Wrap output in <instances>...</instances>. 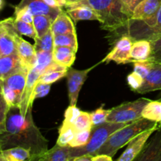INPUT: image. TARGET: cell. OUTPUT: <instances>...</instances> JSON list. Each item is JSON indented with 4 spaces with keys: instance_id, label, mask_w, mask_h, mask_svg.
<instances>
[{
    "instance_id": "obj_1",
    "label": "cell",
    "mask_w": 161,
    "mask_h": 161,
    "mask_svg": "<svg viewBox=\"0 0 161 161\" xmlns=\"http://www.w3.org/2000/svg\"><path fill=\"white\" fill-rule=\"evenodd\" d=\"M31 108L24 116L19 106L9 107L6 132L0 135V139L3 149L17 146L24 147L31 151V160H36L48 150V141L35 124Z\"/></svg>"
},
{
    "instance_id": "obj_2",
    "label": "cell",
    "mask_w": 161,
    "mask_h": 161,
    "mask_svg": "<svg viewBox=\"0 0 161 161\" xmlns=\"http://www.w3.org/2000/svg\"><path fill=\"white\" fill-rule=\"evenodd\" d=\"M80 6L94 9L100 17L102 28L110 32L123 28L130 20L121 10L120 0H79L67 3L64 7L67 9Z\"/></svg>"
},
{
    "instance_id": "obj_3",
    "label": "cell",
    "mask_w": 161,
    "mask_h": 161,
    "mask_svg": "<svg viewBox=\"0 0 161 161\" xmlns=\"http://www.w3.org/2000/svg\"><path fill=\"white\" fill-rule=\"evenodd\" d=\"M159 124L161 123L149 120L143 117L133 121L115 131L94 156L97 154H106L112 157H114L119 149L128 144L135 136L144 130L158 125Z\"/></svg>"
},
{
    "instance_id": "obj_4",
    "label": "cell",
    "mask_w": 161,
    "mask_h": 161,
    "mask_svg": "<svg viewBox=\"0 0 161 161\" xmlns=\"http://www.w3.org/2000/svg\"><path fill=\"white\" fill-rule=\"evenodd\" d=\"M128 124L105 122L98 126L93 127L91 129V138L85 146L71 148L70 161L74 157H80L84 154H90V155L94 156V154L106 142L107 140L115 131L122 128Z\"/></svg>"
},
{
    "instance_id": "obj_5",
    "label": "cell",
    "mask_w": 161,
    "mask_h": 161,
    "mask_svg": "<svg viewBox=\"0 0 161 161\" xmlns=\"http://www.w3.org/2000/svg\"><path fill=\"white\" fill-rule=\"evenodd\" d=\"M150 100L140 98L134 102H125L110 109L106 122L131 123L142 117V111Z\"/></svg>"
},
{
    "instance_id": "obj_6",
    "label": "cell",
    "mask_w": 161,
    "mask_h": 161,
    "mask_svg": "<svg viewBox=\"0 0 161 161\" xmlns=\"http://www.w3.org/2000/svg\"><path fill=\"white\" fill-rule=\"evenodd\" d=\"M28 71L16 72L2 81V93L9 107L20 106Z\"/></svg>"
},
{
    "instance_id": "obj_7",
    "label": "cell",
    "mask_w": 161,
    "mask_h": 161,
    "mask_svg": "<svg viewBox=\"0 0 161 161\" xmlns=\"http://www.w3.org/2000/svg\"><path fill=\"white\" fill-rule=\"evenodd\" d=\"M123 28H126L127 36L134 40L149 39L153 35L161 32V7L155 17L146 20H130Z\"/></svg>"
},
{
    "instance_id": "obj_8",
    "label": "cell",
    "mask_w": 161,
    "mask_h": 161,
    "mask_svg": "<svg viewBox=\"0 0 161 161\" xmlns=\"http://www.w3.org/2000/svg\"><path fill=\"white\" fill-rule=\"evenodd\" d=\"M101 63H102V61L89 69H84V70H77V69H72L71 67L69 68L66 76H67L68 91H69L70 105H76L79 94H80L82 86L86 80L88 73Z\"/></svg>"
},
{
    "instance_id": "obj_9",
    "label": "cell",
    "mask_w": 161,
    "mask_h": 161,
    "mask_svg": "<svg viewBox=\"0 0 161 161\" xmlns=\"http://www.w3.org/2000/svg\"><path fill=\"white\" fill-rule=\"evenodd\" d=\"M14 17L0 21V57L17 53L16 36L18 34L14 28Z\"/></svg>"
},
{
    "instance_id": "obj_10",
    "label": "cell",
    "mask_w": 161,
    "mask_h": 161,
    "mask_svg": "<svg viewBox=\"0 0 161 161\" xmlns=\"http://www.w3.org/2000/svg\"><path fill=\"white\" fill-rule=\"evenodd\" d=\"M160 127V124L152 127L150 129L144 130L139 135L135 136L128 143L127 149L124 150L122 155L117 159L118 161H131L135 160L144 149L148 140L151 135Z\"/></svg>"
},
{
    "instance_id": "obj_11",
    "label": "cell",
    "mask_w": 161,
    "mask_h": 161,
    "mask_svg": "<svg viewBox=\"0 0 161 161\" xmlns=\"http://www.w3.org/2000/svg\"><path fill=\"white\" fill-rule=\"evenodd\" d=\"M134 39L127 35L121 36L116 42L111 52L102 60V62L114 61L116 64L131 63L132 59L130 58V48H131Z\"/></svg>"
},
{
    "instance_id": "obj_12",
    "label": "cell",
    "mask_w": 161,
    "mask_h": 161,
    "mask_svg": "<svg viewBox=\"0 0 161 161\" xmlns=\"http://www.w3.org/2000/svg\"><path fill=\"white\" fill-rule=\"evenodd\" d=\"M15 8H26L33 16L44 15L54 20L62 10L61 7H52L42 0H21Z\"/></svg>"
},
{
    "instance_id": "obj_13",
    "label": "cell",
    "mask_w": 161,
    "mask_h": 161,
    "mask_svg": "<svg viewBox=\"0 0 161 161\" xmlns=\"http://www.w3.org/2000/svg\"><path fill=\"white\" fill-rule=\"evenodd\" d=\"M42 72L37 70L34 66L28 69V75H27L26 85H25V91H24L23 96H22L21 103L19 106L20 109V113L24 116L27 114L28 110L30 108H32V103L31 102V95H32L35 86H36V83H37L39 77L42 75Z\"/></svg>"
},
{
    "instance_id": "obj_14",
    "label": "cell",
    "mask_w": 161,
    "mask_h": 161,
    "mask_svg": "<svg viewBox=\"0 0 161 161\" xmlns=\"http://www.w3.org/2000/svg\"><path fill=\"white\" fill-rule=\"evenodd\" d=\"M28 69L24 65L17 53L0 57V81L10 76L16 72Z\"/></svg>"
},
{
    "instance_id": "obj_15",
    "label": "cell",
    "mask_w": 161,
    "mask_h": 161,
    "mask_svg": "<svg viewBox=\"0 0 161 161\" xmlns=\"http://www.w3.org/2000/svg\"><path fill=\"white\" fill-rule=\"evenodd\" d=\"M161 90V63L153 62L149 74L143 80L142 86L135 92L146 94Z\"/></svg>"
},
{
    "instance_id": "obj_16",
    "label": "cell",
    "mask_w": 161,
    "mask_h": 161,
    "mask_svg": "<svg viewBox=\"0 0 161 161\" xmlns=\"http://www.w3.org/2000/svg\"><path fill=\"white\" fill-rule=\"evenodd\" d=\"M16 41L17 54L24 65L28 69H31L35 65L36 61V50L34 45H31L28 41L25 40L20 34H17L16 36Z\"/></svg>"
},
{
    "instance_id": "obj_17",
    "label": "cell",
    "mask_w": 161,
    "mask_h": 161,
    "mask_svg": "<svg viewBox=\"0 0 161 161\" xmlns=\"http://www.w3.org/2000/svg\"><path fill=\"white\" fill-rule=\"evenodd\" d=\"M161 7V0H143L135 7L132 20H146L155 17Z\"/></svg>"
},
{
    "instance_id": "obj_18",
    "label": "cell",
    "mask_w": 161,
    "mask_h": 161,
    "mask_svg": "<svg viewBox=\"0 0 161 161\" xmlns=\"http://www.w3.org/2000/svg\"><path fill=\"white\" fill-rule=\"evenodd\" d=\"M135 160L161 161V130L160 128Z\"/></svg>"
},
{
    "instance_id": "obj_19",
    "label": "cell",
    "mask_w": 161,
    "mask_h": 161,
    "mask_svg": "<svg viewBox=\"0 0 161 161\" xmlns=\"http://www.w3.org/2000/svg\"><path fill=\"white\" fill-rule=\"evenodd\" d=\"M50 29L53 35L76 33L73 20L68 13L63 9L53 21Z\"/></svg>"
},
{
    "instance_id": "obj_20",
    "label": "cell",
    "mask_w": 161,
    "mask_h": 161,
    "mask_svg": "<svg viewBox=\"0 0 161 161\" xmlns=\"http://www.w3.org/2000/svg\"><path fill=\"white\" fill-rule=\"evenodd\" d=\"M151 55V43L147 39L134 40L130 48V58L132 62L149 60Z\"/></svg>"
},
{
    "instance_id": "obj_21",
    "label": "cell",
    "mask_w": 161,
    "mask_h": 161,
    "mask_svg": "<svg viewBox=\"0 0 161 161\" xmlns=\"http://www.w3.org/2000/svg\"><path fill=\"white\" fill-rule=\"evenodd\" d=\"M71 146H60L55 145L41 155L36 161H70Z\"/></svg>"
},
{
    "instance_id": "obj_22",
    "label": "cell",
    "mask_w": 161,
    "mask_h": 161,
    "mask_svg": "<svg viewBox=\"0 0 161 161\" xmlns=\"http://www.w3.org/2000/svg\"><path fill=\"white\" fill-rule=\"evenodd\" d=\"M31 160V151L20 146L0 151V161H25Z\"/></svg>"
},
{
    "instance_id": "obj_23",
    "label": "cell",
    "mask_w": 161,
    "mask_h": 161,
    "mask_svg": "<svg viewBox=\"0 0 161 161\" xmlns=\"http://www.w3.org/2000/svg\"><path fill=\"white\" fill-rule=\"evenodd\" d=\"M71 18L75 23L79 20H97L100 22L101 19L97 13L87 6H80L77 7L67 9V11Z\"/></svg>"
},
{
    "instance_id": "obj_24",
    "label": "cell",
    "mask_w": 161,
    "mask_h": 161,
    "mask_svg": "<svg viewBox=\"0 0 161 161\" xmlns=\"http://www.w3.org/2000/svg\"><path fill=\"white\" fill-rule=\"evenodd\" d=\"M76 51L69 47H54L53 50V58L55 62L70 68L75 60Z\"/></svg>"
},
{
    "instance_id": "obj_25",
    "label": "cell",
    "mask_w": 161,
    "mask_h": 161,
    "mask_svg": "<svg viewBox=\"0 0 161 161\" xmlns=\"http://www.w3.org/2000/svg\"><path fill=\"white\" fill-rule=\"evenodd\" d=\"M142 115L143 118L161 123V101H150L143 108Z\"/></svg>"
},
{
    "instance_id": "obj_26",
    "label": "cell",
    "mask_w": 161,
    "mask_h": 161,
    "mask_svg": "<svg viewBox=\"0 0 161 161\" xmlns=\"http://www.w3.org/2000/svg\"><path fill=\"white\" fill-rule=\"evenodd\" d=\"M53 43L54 47H69L76 52L78 50L76 33L53 35Z\"/></svg>"
},
{
    "instance_id": "obj_27",
    "label": "cell",
    "mask_w": 161,
    "mask_h": 161,
    "mask_svg": "<svg viewBox=\"0 0 161 161\" xmlns=\"http://www.w3.org/2000/svg\"><path fill=\"white\" fill-rule=\"evenodd\" d=\"M35 49L37 51H51L54 48L53 43V34L51 29L49 30L42 37H38L35 40Z\"/></svg>"
},
{
    "instance_id": "obj_28",
    "label": "cell",
    "mask_w": 161,
    "mask_h": 161,
    "mask_svg": "<svg viewBox=\"0 0 161 161\" xmlns=\"http://www.w3.org/2000/svg\"><path fill=\"white\" fill-rule=\"evenodd\" d=\"M75 132L72 125L63 121L61 127L59 128V136L57 140V145L60 146H69V142L74 138Z\"/></svg>"
},
{
    "instance_id": "obj_29",
    "label": "cell",
    "mask_w": 161,
    "mask_h": 161,
    "mask_svg": "<svg viewBox=\"0 0 161 161\" xmlns=\"http://www.w3.org/2000/svg\"><path fill=\"white\" fill-rule=\"evenodd\" d=\"M53 20L49 17L44 15L34 16L33 25L36 29L38 37H42L51 28V25Z\"/></svg>"
},
{
    "instance_id": "obj_30",
    "label": "cell",
    "mask_w": 161,
    "mask_h": 161,
    "mask_svg": "<svg viewBox=\"0 0 161 161\" xmlns=\"http://www.w3.org/2000/svg\"><path fill=\"white\" fill-rule=\"evenodd\" d=\"M13 25H14V28L18 32V34L31 38L32 39H34V41L38 38L33 24L27 23V22L18 20V19H16L14 17Z\"/></svg>"
},
{
    "instance_id": "obj_31",
    "label": "cell",
    "mask_w": 161,
    "mask_h": 161,
    "mask_svg": "<svg viewBox=\"0 0 161 161\" xmlns=\"http://www.w3.org/2000/svg\"><path fill=\"white\" fill-rule=\"evenodd\" d=\"M151 43V55L149 61L161 63V32L153 35L149 39Z\"/></svg>"
},
{
    "instance_id": "obj_32",
    "label": "cell",
    "mask_w": 161,
    "mask_h": 161,
    "mask_svg": "<svg viewBox=\"0 0 161 161\" xmlns=\"http://www.w3.org/2000/svg\"><path fill=\"white\" fill-rule=\"evenodd\" d=\"M68 69L47 71V72H44V73L39 77L38 82L42 83H47V84H52V83H55L56 81L59 80L60 79L66 76Z\"/></svg>"
},
{
    "instance_id": "obj_33",
    "label": "cell",
    "mask_w": 161,
    "mask_h": 161,
    "mask_svg": "<svg viewBox=\"0 0 161 161\" xmlns=\"http://www.w3.org/2000/svg\"><path fill=\"white\" fill-rule=\"evenodd\" d=\"M72 127H73L75 132L92 129L93 124L91 122V113L82 111L79 117L77 118L76 120L73 124Z\"/></svg>"
},
{
    "instance_id": "obj_34",
    "label": "cell",
    "mask_w": 161,
    "mask_h": 161,
    "mask_svg": "<svg viewBox=\"0 0 161 161\" xmlns=\"http://www.w3.org/2000/svg\"><path fill=\"white\" fill-rule=\"evenodd\" d=\"M91 129L75 132V135H74V138L69 142V146L72 148L80 147V146H85L88 142L90 138H91Z\"/></svg>"
},
{
    "instance_id": "obj_35",
    "label": "cell",
    "mask_w": 161,
    "mask_h": 161,
    "mask_svg": "<svg viewBox=\"0 0 161 161\" xmlns=\"http://www.w3.org/2000/svg\"><path fill=\"white\" fill-rule=\"evenodd\" d=\"M110 113V109H105L104 105L101 106L95 111L91 113V122H92L93 127L94 126H98L100 124H104L107 121L108 114Z\"/></svg>"
},
{
    "instance_id": "obj_36",
    "label": "cell",
    "mask_w": 161,
    "mask_h": 161,
    "mask_svg": "<svg viewBox=\"0 0 161 161\" xmlns=\"http://www.w3.org/2000/svg\"><path fill=\"white\" fill-rule=\"evenodd\" d=\"M9 105L3 96V93L0 92V135L6 132V124L7 113L9 111Z\"/></svg>"
},
{
    "instance_id": "obj_37",
    "label": "cell",
    "mask_w": 161,
    "mask_h": 161,
    "mask_svg": "<svg viewBox=\"0 0 161 161\" xmlns=\"http://www.w3.org/2000/svg\"><path fill=\"white\" fill-rule=\"evenodd\" d=\"M134 63V71L135 73L139 75L142 79H145L146 75L149 74L151 68H152L153 62L149 60L146 61H138Z\"/></svg>"
},
{
    "instance_id": "obj_38",
    "label": "cell",
    "mask_w": 161,
    "mask_h": 161,
    "mask_svg": "<svg viewBox=\"0 0 161 161\" xmlns=\"http://www.w3.org/2000/svg\"><path fill=\"white\" fill-rule=\"evenodd\" d=\"M50 88H51V84H47V83H42L37 82L36 86L33 91L32 95H31V102L33 104L35 99L40 98V97H45L50 92Z\"/></svg>"
},
{
    "instance_id": "obj_39",
    "label": "cell",
    "mask_w": 161,
    "mask_h": 161,
    "mask_svg": "<svg viewBox=\"0 0 161 161\" xmlns=\"http://www.w3.org/2000/svg\"><path fill=\"white\" fill-rule=\"evenodd\" d=\"M142 1L143 0H120L121 10L130 19L135 7Z\"/></svg>"
},
{
    "instance_id": "obj_40",
    "label": "cell",
    "mask_w": 161,
    "mask_h": 161,
    "mask_svg": "<svg viewBox=\"0 0 161 161\" xmlns=\"http://www.w3.org/2000/svg\"><path fill=\"white\" fill-rule=\"evenodd\" d=\"M81 112L80 108H77L76 105H69L64 113V119L63 121L70 125H73Z\"/></svg>"
},
{
    "instance_id": "obj_41",
    "label": "cell",
    "mask_w": 161,
    "mask_h": 161,
    "mask_svg": "<svg viewBox=\"0 0 161 161\" xmlns=\"http://www.w3.org/2000/svg\"><path fill=\"white\" fill-rule=\"evenodd\" d=\"M14 14H15V18L18 20H23L29 24H33V19L34 16L26 8H15L14 7Z\"/></svg>"
},
{
    "instance_id": "obj_42",
    "label": "cell",
    "mask_w": 161,
    "mask_h": 161,
    "mask_svg": "<svg viewBox=\"0 0 161 161\" xmlns=\"http://www.w3.org/2000/svg\"><path fill=\"white\" fill-rule=\"evenodd\" d=\"M144 79L142 78L139 75L133 72L127 76V82H128L129 86H130L134 91H136L140 86H142Z\"/></svg>"
},
{
    "instance_id": "obj_43",
    "label": "cell",
    "mask_w": 161,
    "mask_h": 161,
    "mask_svg": "<svg viewBox=\"0 0 161 161\" xmlns=\"http://www.w3.org/2000/svg\"><path fill=\"white\" fill-rule=\"evenodd\" d=\"M47 5L52 7H64L67 4L66 0H42Z\"/></svg>"
},
{
    "instance_id": "obj_44",
    "label": "cell",
    "mask_w": 161,
    "mask_h": 161,
    "mask_svg": "<svg viewBox=\"0 0 161 161\" xmlns=\"http://www.w3.org/2000/svg\"><path fill=\"white\" fill-rule=\"evenodd\" d=\"M113 157L106 154H97L92 157L91 161H112Z\"/></svg>"
},
{
    "instance_id": "obj_45",
    "label": "cell",
    "mask_w": 161,
    "mask_h": 161,
    "mask_svg": "<svg viewBox=\"0 0 161 161\" xmlns=\"http://www.w3.org/2000/svg\"><path fill=\"white\" fill-rule=\"evenodd\" d=\"M93 155H90V154H84V155L80 156V157H76L72 158L71 161H91Z\"/></svg>"
},
{
    "instance_id": "obj_46",
    "label": "cell",
    "mask_w": 161,
    "mask_h": 161,
    "mask_svg": "<svg viewBox=\"0 0 161 161\" xmlns=\"http://www.w3.org/2000/svg\"><path fill=\"white\" fill-rule=\"evenodd\" d=\"M3 4H4V2H3V0H0V9H1L2 7L3 6Z\"/></svg>"
},
{
    "instance_id": "obj_47",
    "label": "cell",
    "mask_w": 161,
    "mask_h": 161,
    "mask_svg": "<svg viewBox=\"0 0 161 161\" xmlns=\"http://www.w3.org/2000/svg\"><path fill=\"white\" fill-rule=\"evenodd\" d=\"M66 1H67V3H72V2H76L79 0H66Z\"/></svg>"
},
{
    "instance_id": "obj_48",
    "label": "cell",
    "mask_w": 161,
    "mask_h": 161,
    "mask_svg": "<svg viewBox=\"0 0 161 161\" xmlns=\"http://www.w3.org/2000/svg\"><path fill=\"white\" fill-rule=\"evenodd\" d=\"M3 149V145H2V142H1V139H0V151Z\"/></svg>"
},
{
    "instance_id": "obj_49",
    "label": "cell",
    "mask_w": 161,
    "mask_h": 161,
    "mask_svg": "<svg viewBox=\"0 0 161 161\" xmlns=\"http://www.w3.org/2000/svg\"><path fill=\"white\" fill-rule=\"evenodd\" d=\"M0 92H2V81H0Z\"/></svg>"
},
{
    "instance_id": "obj_50",
    "label": "cell",
    "mask_w": 161,
    "mask_h": 161,
    "mask_svg": "<svg viewBox=\"0 0 161 161\" xmlns=\"http://www.w3.org/2000/svg\"><path fill=\"white\" fill-rule=\"evenodd\" d=\"M0 25H1V23H0Z\"/></svg>"
}]
</instances>
